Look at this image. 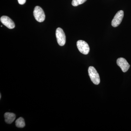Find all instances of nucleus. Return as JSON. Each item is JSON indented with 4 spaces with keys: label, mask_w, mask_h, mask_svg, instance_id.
Returning <instances> with one entry per match:
<instances>
[{
    "label": "nucleus",
    "mask_w": 131,
    "mask_h": 131,
    "mask_svg": "<svg viewBox=\"0 0 131 131\" xmlns=\"http://www.w3.org/2000/svg\"><path fill=\"white\" fill-rule=\"evenodd\" d=\"M88 73L91 81L96 85L100 84V76L95 68L93 66H90L89 68Z\"/></svg>",
    "instance_id": "obj_1"
},
{
    "label": "nucleus",
    "mask_w": 131,
    "mask_h": 131,
    "mask_svg": "<svg viewBox=\"0 0 131 131\" xmlns=\"http://www.w3.org/2000/svg\"><path fill=\"white\" fill-rule=\"evenodd\" d=\"M34 16L35 19L39 22H43L45 19V15L43 9L40 7L37 6L34 8Z\"/></svg>",
    "instance_id": "obj_2"
},
{
    "label": "nucleus",
    "mask_w": 131,
    "mask_h": 131,
    "mask_svg": "<svg viewBox=\"0 0 131 131\" xmlns=\"http://www.w3.org/2000/svg\"><path fill=\"white\" fill-rule=\"evenodd\" d=\"M56 37L58 45L60 46H63L66 41V37L63 30L61 28H58L56 31Z\"/></svg>",
    "instance_id": "obj_3"
},
{
    "label": "nucleus",
    "mask_w": 131,
    "mask_h": 131,
    "mask_svg": "<svg viewBox=\"0 0 131 131\" xmlns=\"http://www.w3.org/2000/svg\"><path fill=\"white\" fill-rule=\"evenodd\" d=\"M78 49L79 51L84 55L88 54L90 51V47L88 43L82 40H79L77 43Z\"/></svg>",
    "instance_id": "obj_4"
},
{
    "label": "nucleus",
    "mask_w": 131,
    "mask_h": 131,
    "mask_svg": "<svg viewBox=\"0 0 131 131\" xmlns=\"http://www.w3.org/2000/svg\"><path fill=\"white\" fill-rule=\"evenodd\" d=\"M124 16V12L123 10H120L115 15L112 20V25L113 27H117L122 22Z\"/></svg>",
    "instance_id": "obj_5"
},
{
    "label": "nucleus",
    "mask_w": 131,
    "mask_h": 131,
    "mask_svg": "<svg viewBox=\"0 0 131 131\" xmlns=\"http://www.w3.org/2000/svg\"><path fill=\"white\" fill-rule=\"evenodd\" d=\"M117 65L121 68L123 72H126L129 69L130 67V64L126 59L123 58H120L117 59Z\"/></svg>",
    "instance_id": "obj_6"
},
{
    "label": "nucleus",
    "mask_w": 131,
    "mask_h": 131,
    "mask_svg": "<svg viewBox=\"0 0 131 131\" xmlns=\"http://www.w3.org/2000/svg\"><path fill=\"white\" fill-rule=\"evenodd\" d=\"M0 20L2 23L9 29H13L15 27L14 21L8 16H2Z\"/></svg>",
    "instance_id": "obj_7"
},
{
    "label": "nucleus",
    "mask_w": 131,
    "mask_h": 131,
    "mask_svg": "<svg viewBox=\"0 0 131 131\" xmlns=\"http://www.w3.org/2000/svg\"><path fill=\"white\" fill-rule=\"evenodd\" d=\"M5 122L7 124H11L15 120L16 115L13 113L6 112L4 115Z\"/></svg>",
    "instance_id": "obj_8"
},
{
    "label": "nucleus",
    "mask_w": 131,
    "mask_h": 131,
    "mask_svg": "<svg viewBox=\"0 0 131 131\" xmlns=\"http://www.w3.org/2000/svg\"><path fill=\"white\" fill-rule=\"evenodd\" d=\"M15 125L18 128H23L25 126V121L23 118L20 117L15 121Z\"/></svg>",
    "instance_id": "obj_9"
},
{
    "label": "nucleus",
    "mask_w": 131,
    "mask_h": 131,
    "mask_svg": "<svg viewBox=\"0 0 131 131\" xmlns=\"http://www.w3.org/2000/svg\"><path fill=\"white\" fill-rule=\"evenodd\" d=\"M87 1V0H73L72 5L74 6H77L79 5L83 4Z\"/></svg>",
    "instance_id": "obj_10"
},
{
    "label": "nucleus",
    "mask_w": 131,
    "mask_h": 131,
    "mask_svg": "<svg viewBox=\"0 0 131 131\" xmlns=\"http://www.w3.org/2000/svg\"><path fill=\"white\" fill-rule=\"evenodd\" d=\"M19 4L20 5H24L26 3V0H18Z\"/></svg>",
    "instance_id": "obj_11"
},
{
    "label": "nucleus",
    "mask_w": 131,
    "mask_h": 131,
    "mask_svg": "<svg viewBox=\"0 0 131 131\" xmlns=\"http://www.w3.org/2000/svg\"><path fill=\"white\" fill-rule=\"evenodd\" d=\"M1 95V96H0V98H1V95Z\"/></svg>",
    "instance_id": "obj_12"
}]
</instances>
